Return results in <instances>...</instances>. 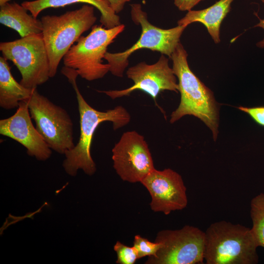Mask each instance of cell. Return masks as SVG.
Returning <instances> with one entry per match:
<instances>
[{
	"instance_id": "5b68a950",
	"label": "cell",
	"mask_w": 264,
	"mask_h": 264,
	"mask_svg": "<svg viewBox=\"0 0 264 264\" xmlns=\"http://www.w3.org/2000/svg\"><path fill=\"white\" fill-rule=\"evenodd\" d=\"M125 25L111 28L94 25L86 36H81L63 57L64 66L75 69L79 76L91 81L104 77L110 66L103 63L108 47L122 33Z\"/></svg>"
},
{
	"instance_id": "277c9868",
	"label": "cell",
	"mask_w": 264,
	"mask_h": 264,
	"mask_svg": "<svg viewBox=\"0 0 264 264\" xmlns=\"http://www.w3.org/2000/svg\"><path fill=\"white\" fill-rule=\"evenodd\" d=\"M96 20L94 7L88 4L59 16L42 17V33L49 59L50 78L55 76L61 61L74 43L92 28Z\"/></svg>"
},
{
	"instance_id": "5bb4252c",
	"label": "cell",
	"mask_w": 264,
	"mask_h": 264,
	"mask_svg": "<svg viewBox=\"0 0 264 264\" xmlns=\"http://www.w3.org/2000/svg\"><path fill=\"white\" fill-rule=\"evenodd\" d=\"M83 3L93 6L100 13V22L106 28L121 24L119 16L111 8L108 0H34L24 1L22 5L35 18L48 8L65 7L74 3Z\"/></svg>"
},
{
	"instance_id": "9a60e30c",
	"label": "cell",
	"mask_w": 264,
	"mask_h": 264,
	"mask_svg": "<svg viewBox=\"0 0 264 264\" xmlns=\"http://www.w3.org/2000/svg\"><path fill=\"white\" fill-rule=\"evenodd\" d=\"M234 0H219L210 7L199 10L188 11L184 17L177 22L178 25L187 27L193 22H200L216 44L220 42V30L221 23L231 10Z\"/></svg>"
},
{
	"instance_id": "d6986e66",
	"label": "cell",
	"mask_w": 264,
	"mask_h": 264,
	"mask_svg": "<svg viewBox=\"0 0 264 264\" xmlns=\"http://www.w3.org/2000/svg\"><path fill=\"white\" fill-rule=\"evenodd\" d=\"M133 246L137 252L139 259L146 256H154L161 247V244L156 242H151L137 235L134 236Z\"/></svg>"
},
{
	"instance_id": "cb8c5ba5",
	"label": "cell",
	"mask_w": 264,
	"mask_h": 264,
	"mask_svg": "<svg viewBox=\"0 0 264 264\" xmlns=\"http://www.w3.org/2000/svg\"><path fill=\"white\" fill-rule=\"evenodd\" d=\"M261 1L264 3V0H261ZM259 20L260 21L259 23L255 25L254 27H261L264 30V19H259ZM256 45L257 47L261 48H264V37L262 40L260 41L256 44Z\"/></svg>"
},
{
	"instance_id": "8992f818",
	"label": "cell",
	"mask_w": 264,
	"mask_h": 264,
	"mask_svg": "<svg viewBox=\"0 0 264 264\" xmlns=\"http://www.w3.org/2000/svg\"><path fill=\"white\" fill-rule=\"evenodd\" d=\"M131 6L132 21L141 27V34L138 40L131 47L116 53L107 52L104 59L110 66V71L113 75L122 77L129 65V58L135 51L147 49L159 52L171 57L180 43V37L186 28L177 25L170 29H162L151 23L147 14L142 9L141 5L134 3Z\"/></svg>"
},
{
	"instance_id": "603a6c76",
	"label": "cell",
	"mask_w": 264,
	"mask_h": 264,
	"mask_svg": "<svg viewBox=\"0 0 264 264\" xmlns=\"http://www.w3.org/2000/svg\"><path fill=\"white\" fill-rule=\"evenodd\" d=\"M131 0H108L111 8L114 12L118 14L124 8L126 3Z\"/></svg>"
},
{
	"instance_id": "9c48e42d",
	"label": "cell",
	"mask_w": 264,
	"mask_h": 264,
	"mask_svg": "<svg viewBox=\"0 0 264 264\" xmlns=\"http://www.w3.org/2000/svg\"><path fill=\"white\" fill-rule=\"evenodd\" d=\"M204 232L185 225L178 230L159 231L155 242L161 244L156 254L149 257L146 264H203Z\"/></svg>"
},
{
	"instance_id": "4fadbf2b",
	"label": "cell",
	"mask_w": 264,
	"mask_h": 264,
	"mask_svg": "<svg viewBox=\"0 0 264 264\" xmlns=\"http://www.w3.org/2000/svg\"><path fill=\"white\" fill-rule=\"evenodd\" d=\"M31 119L27 103L21 101L13 115L0 120V133L24 146L29 156L45 161L50 157L51 149L33 126Z\"/></svg>"
},
{
	"instance_id": "d4e9b609",
	"label": "cell",
	"mask_w": 264,
	"mask_h": 264,
	"mask_svg": "<svg viewBox=\"0 0 264 264\" xmlns=\"http://www.w3.org/2000/svg\"><path fill=\"white\" fill-rule=\"evenodd\" d=\"M11 0H0V6L9 2Z\"/></svg>"
},
{
	"instance_id": "30bf717a",
	"label": "cell",
	"mask_w": 264,
	"mask_h": 264,
	"mask_svg": "<svg viewBox=\"0 0 264 264\" xmlns=\"http://www.w3.org/2000/svg\"><path fill=\"white\" fill-rule=\"evenodd\" d=\"M112 154L113 168L124 181L140 182L155 169L148 145L136 131L123 133Z\"/></svg>"
},
{
	"instance_id": "7a4b0ae2",
	"label": "cell",
	"mask_w": 264,
	"mask_h": 264,
	"mask_svg": "<svg viewBox=\"0 0 264 264\" xmlns=\"http://www.w3.org/2000/svg\"><path fill=\"white\" fill-rule=\"evenodd\" d=\"M188 54L179 43L170 58L174 73L177 77L180 102L171 115L174 123L186 115H193L210 129L214 141L218 134L219 107L214 93L192 72L187 61Z\"/></svg>"
},
{
	"instance_id": "7402d4cb",
	"label": "cell",
	"mask_w": 264,
	"mask_h": 264,
	"mask_svg": "<svg viewBox=\"0 0 264 264\" xmlns=\"http://www.w3.org/2000/svg\"><path fill=\"white\" fill-rule=\"evenodd\" d=\"M204 0H174L175 5L182 11H189L200 1Z\"/></svg>"
},
{
	"instance_id": "e0dca14e",
	"label": "cell",
	"mask_w": 264,
	"mask_h": 264,
	"mask_svg": "<svg viewBox=\"0 0 264 264\" xmlns=\"http://www.w3.org/2000/svg\"><path fill=\"white\" fill-rule=\"evenodd\" d=\"M33 89L18 83L12 75L7 60L3 56L0 57V106L2 108H17L20 102L31 96Z\"/></svg>"
},
{
	"instance_id": "7c38bea8",
	"label": "cell",
	"mask_w": 264,
	"mask_h": 264,
	"mask_svg": "<svg viewBox=\"0 0 264 264\" xmlns=\"http://www.w3.org/2000/svg\"><path fill=\"white\" fill-rule=\"evenodd\" d=\"M151 197L150 207L155 212L169 215L185 208L188 203L185 187L181 176L170 169H155L140 182Z\"/></svg>"
},
{
	"instance_id": "ffe728a7",
	"label": "cell",
	"mask_w": 264,
	"mask_h": 264,
	"mask_svg": "<svg viewBox=\"0 0 264 264\" xmlns=\"http://www.w3.org/2000/svg\"><path fill=\"white\" fill-rule=\"evenodd\" d=\"M113 249L117 254L116 264H133L138 259L137 252L133 246L130 247L117 241Z\"/></svg>"
},
{
	"instance_id": "8fae6325",
	"label": "cell",
	"mask_w": 264,
	"mask_h": 264,
	"mask_svg": "<svg viewBox=\"0 0 264 264\" xmlns=\"http://www.w3.org/2000/svg\"><path fill=\"white\" fill-rule=\"evenodd\" d=\"M161 54L154 64L149 65L144 62L129 67L126 71L127 77L133 82V85L121 90L100 91L111 99L129 96L133 91L142 90L150 95L157 105L156 99L162 91L170 90L178 92V86L176 76L169 65V59Z\"/></svg>"
},
{
	"instance_id": "52a82bcc",
	"label": "cell",
	"mask_w": 264,
	"mask_h": 264,
	"mask_svg": "<svg viewBox=\"0 0 264 264\" xmlns=\"http://www.w3.org/2000/svg\"><path fill=\"white\" fill-rule=\"evenodd\" d=\"M25 101L36 129L51 150L65 154L75 147L73 124L66 110L40 94L37 88Z\"/></svg>"
},
{
	"instance_id": "3957f363",
	"label": "cell",
	"mask_w": 264,
	"mask_h": 264,
	"mask_svg": "<svg viewBox=\"0 0 264 264\" xmlns=\"http://www.w3.org/2000/svg\"><path fill=\"white\" fill-rule=\"evenodd\" d=\"M204 260L207 264H256L258 247L251 229L222 220L204 232Z\"/></svg>"
},
{
	"instance_id": "44dd1931",
	"label": "cell",
	"mask_w": 264,
	"mask_h": 264,
	"mask_svg": "<svg viewBox=\"0 0 264 264\" xmlns=\"http://www.w3.org/2000/svg\"><path fill=\"white\" fill-rule=\"evenodd\" d=\"M238 108L248 114L258 125L264 127V106L250 108L241 106Z\"/></svg>"
},
{
	"instance_id": "ba28073f",
	"label": "cell",
	"mask_w": 264,
	"mask_h": 264,
	"mask_svg": "<svg viewBox=\"0 0 264 264\" xmlns=\"http://www.w3.org/2000/svg\"><path fill=\"white\" fill-rule=\"evenodd\" d=\"M2 56L16 66L22 76L20 84L37 88L50 78L49 62L42 33L0 43Z\"/></svg>"
},
{
	"instance_id": "2e32d148",
	"label": "cell",
	"mask_w": 264,
	"mask_h": 264,
	"mask_svg": "<svg viewBox=\"0 0 264 264\" xmlns=\"http://www.w3.org/2000/svg\"><path fill=\"white\" fill-rule=\"evenodd\" d=\"M27 11L22 4L7 3L0 6V22L17 31L21 37L42 33L41 21Z\"/></svg>"
},
{
	"instance_id": "6da1fadb",
	"label": "cell",
	"mask_w": 264,
	"mask_h": 264,
	"mask_svg": "<svg viewBox=\"0 0 264 264\" xmlns=\"http://www.w3.org/2000/svg\"><path fill=\"white\" fill-rule=\"evenodd\" d=\"M62 73L66 76L72 85L76 96L80 115V134L75 147L66 152L63 166L66 172L74 176L79 169L89 176L93 175L96 167L90 154V148L94 133L102 122L112 123L116 130L127 125L131 120V115L122 106L105 111H99L91 107L81 93L76 83L79 75L73 68L63 67Z\"/></svg>"
},
{
	"instance_id": "ac0fdd59",
	"label": "cell",
	"mask_w": 264,
	"mask_h": 264,
	"mask_svg": "<svg viewBox=\"0 0 264 264\" xmlns=\"http://www.w3.org/2000/svg\"><path fill=\"white\" fill-rule=\"evenodd\" d=\"M251 231L258 247L264 248V193L254 197L250 202Z\"/></svg>"
}]
</instances>
